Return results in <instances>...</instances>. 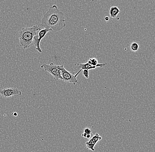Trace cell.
<instances>
[{
	"instance_id": "6da1fadb",
	"label": "cell",
	"mask_w": 155,
	"mask_h": 152,
	"mask_svg": "<svg viewBox=\"0 0 155 152\" xmlns=\"http://www.w3.org/2000/svg\"><path fill=\"white\" fill-rule=\"evenodd\" d=\"M41 26L49 28L54 31H61L66 26L65 17L63 12L56 5L50 7L41 18Z\"/></svg>"
},
{
	"instance_id": "7a4b0ae2",
	"label": "cell",
	"mask_w": 155,
	"mask_h": 152,
	"mask_svg": "<svg viewBox=\"0 0 155 152\" xmlns=\"http://www.w3.org/2000/svg\"><path fill=\"white\" fill-rule=\"evenodd\" d=\"M41 29L40 27L35 25L31 27L23 28L18 33V38L21 47L27 49L32 46L34 37L38 31Z\"/></svg>"
},
{
	"instance_id": "3957f363",
	"label": "cell",
	"mask_w": 155,
	"mask_h": 152,
	"mask_svg": "<svg viewBox=\"0 0 155 152\" xmlns=\"http://www.w3.org/2000/svg\"><path fill=\"white\" fill-rule=\"evenodd\" d=\"M41 67L50 74L53 76L55 81L62 80L61 70L58 68V65H55L53 63H51L50 64L44 63L41 65Z\"/></svg>"
},
{
	"instance_id": "277c9868",
	"label": "cell",
	"mask_w": 155,
	"mask_h": 152,
	"mask_svg": "<svg viewBox=\"0 0 155 152\" xmlns=\"http://www.w3.org/2000/svg\"><path fill=\"white\" fill-rule=\"evenodd\" d=\"M52 29L49 28H44V29H41L39 30V32L37 33L33 38V45L35 47V49L39 53H42V51L40 48V42L43 38L46 36L47 34L50 31H52Z\"/></svg>"
},
{
	"instance_id": "5b68a950",
	"label": "cell",
	"mask_w": 155,
	"mask_h": 152,
	"mask_svg": "<svg viewBox=\"0 0 155 152\" xmlns=\"http://www.w3.org/2000/svg\"><path fill=\"white\" fill-rule=\"evenodd\" d=\"M58 67L61 70L62 80H63L64 82L72 83L73 85H75L78 82L77 77H75L74 74H72V72L66 70L63 65H58Z\"/></svg>"
},
{
	"instance_id": "8992f818",
	"label": "cell",
	"mask_w": 155,
	"mask_h": 152,
	"mask_svg": "<svg viewBox=\"0 0 155 152\" xmlns=\"http://www.w3.org/2000/svg\"><path fill=\"white\" fill-rule=\"evenodd\" d=\"M22 94V92L17 87H8L0 89V95L5 99L16 97Z\"/></svg>"
},
{
	"instance_id": "52a82bcc",
	"label": "cell",
	"mask_w": 155,
	"mask_h": 152,
	"mask_svg": "<svg viewBox=\"0 0 155 152\" xmlns=\"http://www.w3.org/2000/svg\"><path fill=\"white\" fill-rule=\"evenodd\" d=\"M102 138L98 133H95L93 137L89 141L85 142V145L87 149H90L92 151L95 150L94 147L96 143L102 140Z\"/></svg>"
},
{
	"instance_id": "ba28073f",
	"label": "cell",
	"mask_w": 155,
	"mask_h": 152,
	"mask_svg": "<svg viewBox=\"0 0 155 152\" xmlns=\"http://www.w3.org/2000/svg\"><path fill=\"white\" fill-rule=\"evenodd\" d=\"M77 65L78 66L79 68H80V70H79L78 72H77L76 74H74L75 77H77V76H78L80 72H82V71L83 70H85V69H87V70H90V69H95L96 68V67L92 66L91 65H90L88 62H86L85 63H80V64H77Z\"/></svg>"
},
{
	"instance_id": "9c48e42d",
	"label": "cell",
	"mask_w": 155,
	"mask_h": 152,
	"mask_svg": "<svg viewBox=\"0 0 155 152\" xmlns=\"http://www.w3.org/2000/svg\"><path fill=\"white\" fill-rule=\"evenodd\" d=\"M120 12V9L116 6H112L109 10V15L112 18H116Z\"/></svg>"
},
{
	"instance_id": "30bf717a",
	"label": "cell",
	"mask_w": 155,
	"mask_h": 152,
	"mask_svg": "<svg viewBox=\"0 0 155 152\" xmlns=\"http://www.w3.org/2000/svg\"><path fill=\"white\" fill-rule=\"evenodd\" d=\"M87 62L92 66H95L97 67H102L106 65L105 63H98V60L96 58H90Z\"/></svg>"
},
{
	"instance_id": "8fae6325",
	"label": "cell",
	"mask_w": 155,
	"mask_h": 152,
	"mask_svg": "<svg viewBox=\"0 0 155 152\" xmlns=\"http://www.w3.org/2000/svg\"><path fill=\"white\" fill-rule=\"evenodd\" d=\"M130 50L133 52H136L138 51L139 48V45L136 42H133L130 45Z\"/></svg>"
},
{
	"instance_id": "7c38bea8",
	"label": "cell",
	"mask_w": 155,
	"mask_h": 152,
	"mask_svg": "<svg viewBox=\"0 0 155 152\" xmlns=\"http://www.w3.org/2000/svg\"><path fill=\"white\" fill-rule=\"evenodd\" d=\"M83 75L85 78L88 79L89 78V70H87V69L83 70Z\"/></svg>"
},
{
	"instance_id": "4fadbf2b",
	"label": "cell",
	"mask_w": 155,
	"mask_h": 152,
	"mask_svg": "<svg viewBox=\"0 0 155 152\" xmlns=\"http://www.w3.org/2000/svg\"><path fill=\"white\" fill-rule=\"evenodd\" d=\"M84 132L86 133L87 135H91L92 134V131L89 128H85L84 130Z\"/></svg>"
},
{
	"instance_id": "5bb4252c",
	"label": "cell",
	"mask_w": 155,
	"mask_h": 152,
	"mask_svg": "<svg viewBox=\"0 0 155 152\" xmlns=\"http://www.w3.org/2000/svg\"><path fill=\"white\" fill-rule=\"evenodd\" d=\"M86 135H87V134H86V133H84V132H83V133L82 134V137H83L84 138H86Z\"/></svg>"
},
{
	"instance_id": "9a60e30c",
	"label": "cell",
	"mask_w": 155,
	"mask_h": 152,
	"mask_svg": "<svg viewBox=\"0 0 155 152\" xmlns=\"http://www.w3.org/2000/svg\"><path fill=\"white\" fill-rule=\"evenodd\" d=\"M105 19L106 21H107H107H108L109 20V17H108V16L105 17Z\"/></svg>"
},
{
	"instance_id": "2e32d148",
	"label": "cell",
	"mask_w": 155,
	"mask_h": 152,
	"mask_svg": "<svg viewBox=\"0 0 155 152\" xmlns=\"http://www.w3.org/2000/svg\"><path fill=\"white\" fill-rule=\"evenodd\" d=\"M91 137V135H86V138H90Z\"/></svg>"
},
{
	"instance_id": "e0dca14e",
	"label": "cell",
	"mask_w": 155,
	"mask_h": 152,
	"mask_svg": "<svg viewBox=\"0 0 155 152\" xmlns=\"http://www.w3.org/2000/svg\"><path fill=\"white\" fill-rule=\"evenodd\" d=\"M14 115L15 116H17V113H15L14 114Z\"/></svg>"
}]
</instances>
